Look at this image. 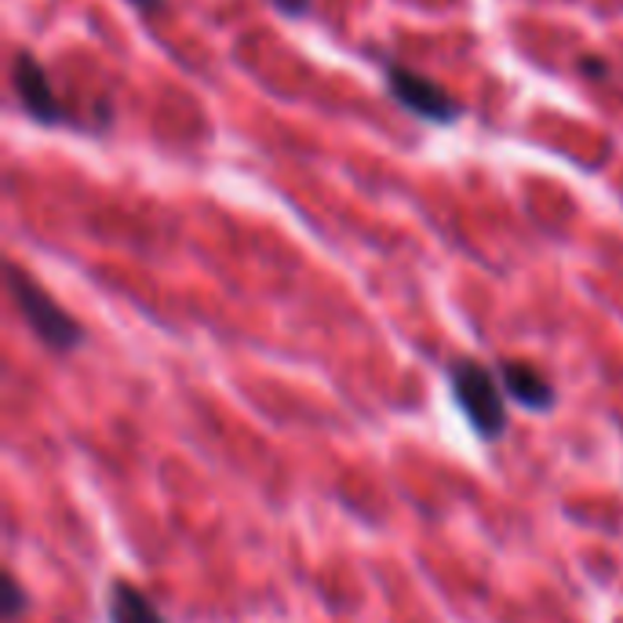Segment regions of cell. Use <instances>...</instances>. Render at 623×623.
<instances>
[{
  "mask_svg": "<svg viewBox=\"0 0 623 623\" xmlns=\"http://www.w3.org/2000/svg\"><path fill=\"white\" fill-rule=\"evenodd\" d=\"M449 387L466 427L477 438L485 441L503 438V430H507V394H503L500 376L493 368H485L474 357H460V362L449 365Z\"/></svg>",
  "mask_w": 623,
  "mask_h": 623,
  "instance_id": "6da1fadb",
  "label": "cell"
},
{
  "mask_svg": "<svg viewBox=\"0 0 623 623\" xmlns=\"http://www.w3.org/2000/svg\"><path fill=\"white\" fill-rule=\"evenodd\" d=\"M8 292L15 299L19 314L26 318L30 332L55 354H74L77 346H84V329L80 321L69 314L66 307H58L26 270L8 262Z\"/></svg>",
  "mask_w": 623,
  "mask_h": 623,
  "instance_id": "7a4b0ae2",
  "label": "cell"
},
{
  "mask_svg": "<svg viewBox=\"0 0 623 623\" xmlns=\"http://www.w3.org/2000/svg\"><path fill=\"white\" fill-rule=\"evenodd\" d=\"M387 88H390L394 99L405 106V110H412L416 117H423V121L452 125L460 117V103L452 99L445 88H438L434 80L419 77L416 69L387 63Z\"/></svg>",
  "mask_w": 623,
  "mask_h": 623,
  "instance_id": "3957f363",
  "label": "cell"
},
{
  "mask_svg": "<svg viewBox=\"0 0 623 623\" xmlns=\"http://www.w3.org/2000/svg\"><path fill=\"white\" fill-rule=\"evenodd\" d=\"M11 80H15V95H19L22 110H26L33 121H41V125H58V121H63V106H58L52 84H47V74L30 52L15 55Z\"/></svg>",
  "mask_w": 623,
  "mask_h": 623,
  "instance_id": "277c9868",
  "label": "cell"
},
{
  "mask_svg": "<svg viewBox=\"0 0 623 623\" xmlns=\"http://www.w3.org/2000/svg\"><path fill=\"white\" fill-rule=\"evenodd\" d=\"M500 387L511 401L525 405L529 412H547L555 409V383H550L540 368L529 362H500L496 368Z\"/></svg>",
  "mask_w": 623,
  "mask_h": 623,
  "instance_id": "5b68a950",
  "label": "cell"
},
{
  "mask_svg": "<svg viewBox=\"0 0 623 623\" xmlns=\"http://www.w3.org/2000/svg\"><path fill=\"white\" fill-rule=\"evenodd\" d=\"M106 609H110V623H168L161 609L153 605L150 594H142L136 583L114 580L110 594H106Z\"/></svg>",
  "mask_w": 623,
  "mask_h": 623,
  "instance_id": "8992f818",
  "label": "cell"
},
{
  "mask_svg": "<svg viewBox=\"0 0 623 623\" xmlns=\"http://www.w3.org/2000/svg\"><path fill=\"white\" fill-rule=\"evenodd\" d=\"M26 605H30L26 591H22L15 577H8L4 580V623H15L22 613H26Z\"/></svg>",
  "mask_w": 623,
  "mask_h": 623,
  "instance_id": "52a82bcc",
  "label": "cell"
},
{
  "mask_svg": "<svg viewBox=\"0 0 623 623\" xmlns=\"http://www.w3.org/2000/svg\"><path fill=\"white\" fill-rule=\"evenodd\" d=\"M273 4H278L284 15H303V11L310 8V0H273Z\"/></svg>",
  "mask_w": 623,
  "mask_h": 623,
  "instance_id": "ba28073f",
  "label": "cell"
},
{
  "mask_svg": "<svg viewBox=\"0 0 623 623\" xmlns=\"http://www.w3.org/2000/svg\"><path fill=\"white\" fill-rule=\"evenodd\" d=\"M131 4H139V8H150V11H153V8L161 4V0H131Z\"/></svg>",
  "mask_w": 623,
  "mask_h": 623,
  "instance_id": "9c48e42d",
  "label": "cell"
}]
</instances>
